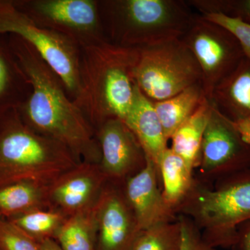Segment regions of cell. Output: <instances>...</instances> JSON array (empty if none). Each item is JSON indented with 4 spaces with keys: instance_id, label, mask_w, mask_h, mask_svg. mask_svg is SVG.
Segmentation results:
<instances>
[{
    "instance_id": "1",
    "label": "cell",
    "mask_w": 250,
    "mask_h": 250,
    "mask_svg": "<svg viewBox=\"0 0 250 250\" xmlns=\"http://www.w3.org/2000/svg\"><path fill=\"white\" fill-rule=\"evenodd\" d=\"M8 36L31 85L29 96L17 109L23 122L36 132L63 145L80 161L100 164L101 152L95 131L62 80L27 42Z\"/></svg>"
},
{
    "instance_id": "2",
    "label": "cell",
    "mask_w": 250,
    "mask_h": 250,
    "mask_svg": "<svg viewBox=\"0 0 250 250\" xmlns=\"http://www.w3.org/2000/svg\"><path fill=\"white\" fill-rule=\"evenodd\" d=\"M138 49L108 40L80 47L81 94L76 104L93 129L107 120L124 121L134 102Z\"/></svg>"
},
{
    "instance_id": "3",
    "label": "cell",
    "mask_w": 250,
    "mask_h": 250,
    "mask_svg": "<svg viewBox=\"0 0 250 250\" xmlns=\"http://www.w3.org/2000/svg\"><path fill=\"white\" fill-rule=\"evenodd\" d=\"M99 9L107 40L135 49L182 39L195 15L183 0H99Z\"/></svg>"
},
{
    "instance_id": "4",
    "label": "cell",
    "mask_w": 250,
    "mask_h": 250,
    "mask_svg": "<svg viewBox=\"0 0 250 250\" xmlns=\"http://www.w3.org/2000/svg\"><path fill=\"white\" fill-rule=\"evenodd\" d=\"M80 162L63 145L28 126L17 109L0 116V188L22 182L47 186Z\"/></svg>"
},
{
    "instance_id": "5",
    "label": "cell",
    "mask_w": 250,
    "mask_h": 250,
    "mask_svg": "<svg viewBox=\"0 0 250 250\" xmlns=\"http://www.w3.org/2000/svg\"><path fill=\"white\" fill-rule=\"evenodd\" d=\"M177 215L192 220L210 246L231 249L238 227L250 219V169L213 184L195 177Z\"/></svg>"
},
{
    "instance_id": "6",
    "label": "cell",
    "mask_w": 250,
    "mask_h": 250,
    "mask_svg": "<svg viewBox=\"0 0 250 250\" xmlns=\"http://www.w3.org/2000/svg\"><path fill=\"white\" fill-rule=\"evenodd\" d=\"M134 71L136 84L153 103L201 83L196 59L182 39L138 49Z\"/></svg>"
},
{
    "instance_id": "7",
    "label": "cell",
    "mask_w": 250,
    "mask_h": 250,
    "mask_svg": "<svg viewBox=\"0 0 250 250\" xmlns=\"http://www.w3.org/2000/svg\"><path fill=\"white\" fill-rule=\"evenodd\" d=\"M16 35L27 42L62 80L76 104L81 94L80 47L65 36L36 24L12 0H0V35Z\"/></svg>"
},
{
    "instance_id": "8",
    "label": "cell",
    "mask_w": 250,
    "mask_h": 250,
    "mask_svg": "<svg viewBox=\"0 0 250 250\" xmlns=\"http://www.w3.org/2000/svg\"><path fill=\"white\" fill-rule=\"evenodd\" d=\"M38 25L65 36L79 47L107 40L99 0H12Z\"/></svg>"
},
{
    "instance_id": "9",
    "label": "cell",
    "mask_w": 250,
    "mask_h": 250,
    "mask_svg": "<svg viewBox=\"0 0 250 250\" xmlns=\"http://www.w3.org/2000/svg\"><path fill=\"white\" fill-rule=\"evenodd\" d=\"M182 40L196 59L202 87L210 100L215 86L244 58L241 45L228 29L199 14L194 15Z\"/></svg>"
},
{
    "instance_id": "10",
    "label": "cell",
    "mask_w": 250,
    "mask_h": 250,
    "mask_svg": "<svg viewBox=\"0 0 250 250\" xmlns=\"http://www.w3.org/2000/svg\"><path fill=\"white\" fill-rule=\"evenodd\" d=\"M212 106L202 139L196 177L210 185L250 169V147L242 141L232 121L213 104Z\"/></svg>"
},
{
    "instance_id": "11",
    "label": "cell",
    "mask_w": 250,
    "mask_h": 250,
    "mask_svg": "<svg viewBox=\"0 0 250 250\" xmlns=\"http://www.w3.org/2000/svg\"><path fill=\"white\" fill-rule=\"evenodd\" d=\"M94 131L101 152L99 164L108 182L124 184L146 167L147 156L124 122L107 120Z\"/></svg>"
},
{
    "instance_id": "12",
    "label": "cell",
    "mask_w": 250,
    "mask_h": 250,
    "mask_svg": "<svg viewBox=\"0 0 250 250\" xmlns=\"http://www.w3.org/2000/svg\"><path fill=\"white\" fill-rule=\"evenodd\" d=\"M123 184L107 182L96 204V250H133L141 230Z\"/></svg>"
},
{
    "instance_id": "13",
    "label": "cell",
    "mask_w": 250,
    "mask_h": 250,
    "mask_svg": "<svg viewBox=\"0 0 250 250\" xmlns=\"http://www.w3.org/2000/svg\"><path fill=\"white\" fill-rule=\"evenodd\" d=\"M107 182L100 164L81 161L47 186L49 208L66 216L92 208Z\"/></svg>"
},
{
    "instance_id": "14",
    "label": "cell",
    "mask_w": 250,
    "mask_h": 250,
    "mask_svg": "<svg viewBox=\"0 0 250 250\" xmlns=\"http://www.w3.org/2000/svg\"><path fill=\"white\" fill-rule=\"evenodd\" d=\"M123 191L141 231L178 220L179 215L164 200L159 172L148 158L146 167L123 184Z\"/></svg>"
},
{
    "instance_id": "15",
    "label": "cell",
    "mask_w": 250,
    "mask_h": 250,
    "mask_svg": "<svg viewBox=\"0 0 250 250\" xmlns=\"http://www.w3.org/2000/svg\"><path fill=\"white\" fill-rule=\"evenodd\" d=\"M123 122L139 140L148 159L154 163L159 172V163L169 147V141L166 137L154 103L137 85L134 102Z\"/></svg>"
},
{
    "instance_id": "16",
    "label": "cell",
    "mask_w": 250,
    "mask_h": 250,
    "mask_svg": "<svg viewBox=\"0 0 250 250\" xmlns=\"http://www.w3.org/2000/svg\"><path fill=\"white\" fill-rule=\"evenodd\" d=\"M209 101L231 121L250 117V59L245 57L215 86Z\"/></svg>"
},
{
    "instance_id": "17",
    "label": "cell",
    "mask_w": 250,
    "mask_h": 250,
    "mask_svg": "<svg viewBox=\"0 0 250 250\" xmlns=\"http://www.w3.org/2000/svg\"><path fill=\"white\" fill-rule=\"evenodd\" d=\"M0 35V116L18 109L27 100L31 85L8 41Z\"/></svg>"
},
{
    "instance_id": "18",
    "label": "cell",
    "mask_w": 250,
    "mask_h": 250,
    "mask_svg": "<svg viewBox=\"0 0 250 250\" xmlns=\"http://www.w3.org/2000/svg\"><path fill=\"white\" fill-rule=\"evenodd\" d=\"M159 172L164 200L177 213L195 182L194 170L169 147L161 157Z\"/></svg>"
},
{
    "instance_id": "19",
    "label": "cell",
    "mask_w": 250,
    "mask_h": 250,
    "mask_svg": "<svg viewBox=\"0 0 250 250\" xmlns=\"http://www.w3.org/2000/svg\"><path fill=\"white\" fill-rule=\"evenodd\" d=\"M212 107L211 103L207 100L170 137V149L193 170L197 168L200 162L202 139Z\"/></svg>"
},
{
    "instance_id": "20",
    "label": "cell",
    "mask_w": 250,
    "mask_h": 250,
    "mask_svg": "<svg viewBox=\"0 0 250 250\" xmlns=\"http://www.w3.org/2000/svg\"><path fill=\"white\" fill-rule=\"evenodd\" d=\"M207 100L201 83H198L170 98L154 103L166 137L169 141L174 131Z\"/></svg>"
},
{
    "instance_id": "21",
    "label": "cell",
    "mask_w": 250,
    "mask_h": 250,
    "mask_svg": "<svg viewBox=\"0 0 250 250\" xmlns=\"http://www.w3.org/2000/svg\"><path fill=\"white\" fill-rule=\"evenodd\" d=\"M47 186L22 182L0 188V216L9 218L30 210L49 208Z\"/></svg>"
},
{
    "instance_id": "22",
    "label": "cell",
    "mask_w": 250,
    "mask_h": 250,
    "mask_svg": "<svg viewBox=\"0 0 250 250\" xmlns=\"http://www.w3.org/2000/svg\"><path fill=\"white\" fill-rule=\"evenodd\" d=\"M55 241L62 250H96V205L67 216Z\"/></svg>"
},
{
    "instance_id": "23",
    "label": "cell",
    "mask_w": 250,
    "mask_h": 250,
    "mask_svg": "<svg viewBox=\"0 0 250 250\" xmlns=\"http://www.w3.org/2000/svg\"><path fill=\"white\" fill-rule=\"evenodd\" d=\"M59 210L53 208H39L7 218L18 228L36 241L55 240L62 224L67 218Z\"/></svg>"
},
{
    "instance_id": "24",
    "label": "cell",
    "mask_w": 250,
    "mask_h": 250,
    "mask_svg": "<svg viewBox=\"0 0 250 250\" xmlns=\"http://www.w3.org/2000/svg\"><path fill=\"white\" fill-rule=\"evenodd\" d=\"M182 241V225L178 218L142 230L133 250H180Z\"/></svg>"
},
{
    "instance_id": "25",
    "label": "cell",
    "mask_w": 250,
    "mask_h": 250,
    "mask_svg": "<svg viewBox=\"0 0 250 250\" xmlns=\"http://www.w3.org/2000/svg\"><path fill=\"white\" fill-rule=\"evenodd\" d=\"M199 14H221L250 24V0H188Z\"/></svg>"
},
{
    "instance_id": "26",
    "label": "cell",
    "mask_w": 250,
    "mask_h": 250,
    "mask_svg": "<svg viewBox=\"0 0 250 250\" xmlns=\"http://www.w3.org/2000/svg\"><path fill=\"white\" fill-rule=\"evenodd\" d=\"M0 250H39V243L0 216Z\"/></svg>"
},
{
    "instance_id": "27",
    "label": "cell",
    "mask_w": 250,
    "mask_h": 250,
    "mask_svg": "<svg viewBox=\"0 0 250 250\" xmlns=\"http://www.w3.org/2000/svg\"><path fill=\"white\" fill-rule=\"evenodd\" d=\"M208 21L229 31L239 42L245 57L250 59V24L221 14L202 15Z\"/></svg>"
},
{
    "instance_id": "28",
    "label": "cell",
    "mask_w": 250,
    "mask_h": 250,
    "mask_svg": "<svg viewBox=\"0 0 250 250\" xmlns=\"http://www.w3.org/2000/svg\"><path fill=\"white\" fill-rule=\"evenodd\" d=\"M182 225V241L180 250H216L202 238L192 220L184 215H179Z\"/></svg>"
},
{
    "instance_id": "29",
    "label": "cell",
    "mask_w": 250,
    "mask_h": 250,
    "mask_svg": "<svg viewBox=\"0 0 250 250\" xmlns=\"http://www.w3.org/2000/svg\"><path fill=\"white\" fill-rule=\"evenodd\" d=\"M231 250H250V219L237 229L236 241Z\"/></svg>"
},
{
    "instance_id": "30",
    "label": "cell",
    "mask_w": 250,
    "mask_h": 250,
    "mask_svg": "<svg viewBox=\"0 0 250 250\" xmlns=\"http://www.w3.org/2000/svg\"><path fill=\"white\" fill-rule=\"evenodd\" d=\"M232 122L242 141L250 147V117H241Z\"/></svg>"
},
{
    "instance_id": "31",
    "label": "cell",
    "mask_w": 250,
    "mask_h": 250,
    "mask_svg": "<svg viewBox=\"0 0 250 250\" xmlns=\"http://www.w3.org/2000/svg\"><path fill=\"white\" fill-rule=\"evenodd\" d=\"M39 250H62L57 241L52 238L39 242Z\"/></svg>"
}]
</instances>
